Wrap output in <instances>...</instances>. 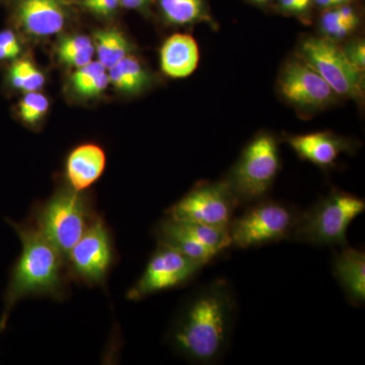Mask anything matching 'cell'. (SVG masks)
I'll return each mask as SVG.
<instances>
[{
  "mask_svg": "<svg viewBox=\"0 0 365 365\" xmlns=\"http://www.w3.org/2000/svg\"><path fill=\"white\" fill-rule=\"evenodd\" d=\"M237 304L227 281H212L201 288L178 314L170 339L182 357L198 364L222 359L230 343Z\"/></svg>",
  "mask_w": 365,
  "mask_h": 365,
  "instance_id": "obj_1",
  "label": "cell"
},
{
  "mask_svg": "<svg viewBox=\"0 0 365 365\" xmlns=\"http://www.w3.org/2000/svg\"><path fill=\"white\" fill-rule=\"evenodd\" d=\"M21 242V253L9 277L4 309L0 318V333L16 302L33 295L57 297L62 289L63 257L41 234L35 225L7 220Z\"/></svg>",
  "mask_w": 365,
  "mask_h": 365,
  "instance_id": "obj_2",
  "label": "cell"
},
{
  "mask_svg": "<svg viewBox=\"0 0 365 365\" xmlns=\"http://www.w3.org/2000/svg\"><path fill=\"white\" fill-rule=\"evenodd\" d=\"M364 210V199L333 190L302 212L290 240L319 247L348 246V228Z\"/></svg>",
  "mask_w": 365,
  "mask_h": 365,
  "instance_id": "obj_3",
  "label": "cell"
},
{
  "mask_svg": "<svg viewBox=\"0 0 365 365\" xmlns=\"http://www.w3.org/2000/svg\"><path fill=\"white\" fill-rule=\"evenodd\" d=\"M279 170L277 140L263 132L250 141L225 181L239 205L248 206L267 198Z\"/></svg>",
  "mask_w": 365,
  "mask_h": 365,
  "instance_id": "obj_4",
  "label": "cell"
},
{
  "mask_svg": "<svg viewBox=\"0 0 365 365\" xmlns=\"http://www.w3.org/2000/svg\"><path fill=\"white\" fill-rule=\"evenodd\" d=\"M300 215L302 211L294 206L267 198L250 204L228 227L230 247L258 248L290 240Z\"/></svg>",
  "mask_w": 365,
  "mask_h": 365,
  "instance_id": "obj_5",
  "label": "cell"
},
{
  "mask_svg": "<svg viewBox=\"0 0 365 365\" xmlns=\"http://www.w3.org/2000/svg\"><path fill=\"white\" fill-rule=\"evenodd\" d=\"M35 220L37 230L66 262L69 252L93 220L83 194L67 187L38 209Z\"/></svg>",
  "mask_w": 365,
  "mask_h": 365,
  "instance_id": "obj_6",
  "label": "cell"
},
{
  "mask_svg": "<svg viewBox=\"0 0 365 365\" xmlns=\"http://www.w3.org/2000/svg\"><path fill=\"white\" fill-rule=\"evenodd\" d=\"M297 55L318 72L339 97L361 101L364 95V71L352 63L342 47L323 37L302 41Z\"/></svg>",
  "mask_w": 365,
  "mask_h": 365,
  "instance_id": "obj_7",
  "label": "cell"
},
{
  "mask_svg": "<svg viewBox=\"0 0 365 365\" xmlns=\"http://www.w3.org/2000/svg\"><path fill=\"white\" fill-rule=\"evenodd\" d=\"M227 182H204L190 190L167 211V217L178 222L228 227L239 207Z\"/></svg>",
  "mask_w": 365,
  "mask_h": 365,
  "instance_id": "obj_8",
  "label": "cell"
},
{
  "mask_svg": "<svg viewBox=\"0 0 365 365\" xmlns=\"http://www.w3.org/2000/svg\"><path fill=\"white\" fill-rule=\"evenodd\" d=\"M204 266L202 262L158 245L143 275L127 294V299L140 300L158 292L182 287L195 277Z\"/></svg>",
  "mask_w": 365,
  "mask_h": 365,
  "instance_id": "obj_9",
  "label": "cell"
},
{
  "mask_svg": "<svg viewBox=\"0 0 365 365\" xmlns=\"http://www.w3.org/2000/svg\"><path fill=\"white\" fill-rule=\"evenodd\" d=\"M278 88L281 97L297 109L306 111L328 107L337 97L318 72L297 54L283 67Z\"/></svg>",
  "mask_w": 365,
  "mask_h": 365,
  "instance_id": "obj_10",
  "label": "cell"
},
{
  "mask_svg": "<svg viewBox=\"0 0 365 365\" xmlns=\"http://www.w3.org/2000/svg\"><path fill=\"white\" fill-rule=\"evenodd\" d=\"M113 259L111 239L104 220L93 218L67 257L74 277L88 285L104 282Z\"/></svg>",
  "mask_w": 365,
  "mask_h": 365,
  "instance_id": "obj_11",
  "label": "cell"
},
{
  "mask_svg": "<svg viewBox=\"0 0 365 365\" xmlns=\"http://www.w3.org/2000/svg\"><path fill=\"white\" fill-rule=\"evenodd\" d=\"M68 4L67 0H14V21L31 37H51L63 31Z\"/></svg>",
  "mask_w": 365,
  "mask_h": 365,
  "instance_id": "obj_12",
  "label": "cell"
},
{
  "mask_svg": "<svg viewBox=\"0 0 365 365\" xmlns=\"http://www.w3.org/2000/svg\"><path fill=\"white\" fill-rule=\"evenodd\" d=\"M285 141L302 160L313 163L321 169L335 165L341 153H351L354 143L331 132H314L287 136Z\"/></svg>",
  "mask_w": 365,
  "mask_h": 365,
  "instance_id": "obj_13",
  "label": "cell"
},
{
  "mask_svg": "<svg viewBox=\"0 0 365 365\" xmlns=\"http://www.w3.org/2000/svg\"><path fill=\"white\" fill-rule=\"evenodd\" d=\"M106 165L107 155L98 144L76 146L66 160V175L69 188L83 193L102 177Z\"/></svg>",
  "mask_w": 365,
  "mask_h": 365,
  "instance_id": "obj_14",
  "label": "cell"
},
{
  "mask_svg": "<svg viewBox=\"0 0 365 365\" xmlns=\"http://www.w3.org/2000/svg\"><path fill=\"white\" fill-rule=\"evenodd\" d=\"M333 273L344 292L346 299L354 307L365 302V253L361 250L342 247L333 257Z\"/></svg>",
  "mask_w": 365,
  "mask_h": 365,
  "instance_id": "obj_15",
  "label": "cell"
},
{
  "mask_svg": "<svg viewBox=\"0 0 365 365\" xmlns=\"http://www.w3.org/2000/svg\"><path fill=\"white\" fill-rule=\"evenodd\" d=\"M160 61L165 76L172 78H187L198 66V45L191 36L175 34L163 43Z\"/></svg>",
  "mask_w": 365,
  "mask_h": 365,
  "instance_id": "obj_16",
  "label": "cell"
},
{
  "mask_svg": "<svg viewBox=\"0 0 365 365\" xmlns=\"http://www.w3.org/2000/svg\"><path fill=\"white\" fill-rule=\"evenodd\" d=\"M155 232L158 245L169 247L188 258L202 262L205 265L220 255L197 241L193 235L182 227L181 222L169 217L158 225Z\"/></svg>",
  "mask_w": 365,
  "mask_h": 365,
  "instance_id": "obj_17",
  "label": "cell"
},
{
  "mask_svg": "<svg viewBox=\"0 0 365 365\" xmlns=\"http://www.w3.org/2000/svg\"><path fill=\"white\" fill-rule=\"evenodd\" d=\"M108 76L110 85L127 96L139 95L153 83V74L133 54L108 69Z\"/></svg>",
  "mask_w": 365,
  "mask_h": 365,
  "instance_id": "obj_18",
  "label": "cell"
},
{
  "mask_svg": "<svg viewBox=\"0 0 365 365\" xmlns=\"http://www.w3.org/2000/svg\"><path fill=\"white\" fill-rule=\"evenodd\" d=\"M162 18L170 26L212 24L206 0H158Z\"/></svg>",
  "mask_w": 365,
  "mask_h": 365,
  "instance_id": "obj_19",
  "label": "cell"
},
{
  "mask_svg": "<svg viewBox=\"0 0 365 365\" xmlns=\"http://www.w3.org/2000/svg\"><path fill=\"white\" fill-rule=\"evenodd\" d=\"M93 41L98 61L107 71L133 52L131 43L117 28L98 29Z\"/></svg>",
  "mask_w": 365,
  "mask_h": 365,
  "instance_id": "obj_20",
  "label": "cell"
},
{
  "mask_svg": "<svg viewBox=\"0 0 365 365\" xmlns=\"http://www.w3.org/2000/svg\"><path fill=\"white\" fill-rule=\"evenodd\" d=\"M360 24L359 11L351 4L324 9L319 18V30L323 37L339 42L351 35Z\"/></svg>",
  "mask_w": 365,
  "mask_h": 365,
  "instance_id": "obj_21",
  "label": "cell"
},
{
  "mask_svg": "<svg viewBox=\"0 0 365 365\" xmlns=\"http://www.w3.org/2000/svg\"><path fill=\"white\" fill-rule=\"evenodd\" d=\"M110 85L108 71L98 61L76 69L71 78V88L81 98H100Z\"/></svg>",
  "mask_w": 365,
  "mask_h": 365,
  "instance_id": "obj_22",
  "label": "cell"
},
{
  "mask_svg": "<svg viewBox=\"0 0 365 365\" xmlns=\"http://www.w3.org/2000/svg\"><path fill=\"white\" fill-rule=\"evenodd\" d=\"M95 53L93 39L79 34L63 36L60 38L56 46V54L59 61L76 69L93 61Z\"/></svg>",
  "mask_w": 365,
  "mask_h": 365,
  "instance_id": "obj_23",
  "label": "cell"
},
{
  "mask_svg": "<svg viewBox=\"0 0 365 365\" xmlns=\"http://www.w3.org/2000/svg\"><path fill=\"white\" fill-rule=\"evenodd\" d=\"M6 81L13 90L24 93L40 91L46 83L44 73L28 58H18L11 62Z\"/></svg>",
  "mask_w": 365,
  "mask_h": 365,
  "instance_id": "obj_24",
  "label": "cell"
},
{
  "mask_svg": "<svg viewBox=\"0 0 365 365\" xmlns=\"http://www.w3.org/2000/svg\"><path fill=\"white\" fill-rule=\"evenodd\" d=\"M49 98L40 91L24 93L18 105L19 117L24 123L35 126L49 111Z\"/></svg>",
  "mask_w": 365,
  "mask_h": 365,
  "instance_id": "obj_25",
  "label": "cell"
},
{
  "mask_svg": "<svg viewBox=\"0 0 365 365\" xmlns=\"http://www.w3.org/2000/svg\"><path fill=\"white\" fill-rule=\"evenodd\" d=\"M83 11L101 19H110L116 14L120 6V0H76Z\"/></svg>",
  "mask_w": 365,
  "mask_h": 365,
  "instance_id": "obj_26",
  "label": "cell"
},
{
  "mask_svg": "<svg viewBox=\"0 0 365 365\" xmlns=\"http://www.w3.org/2000/svg\"><path fill=\"white\" fill-rule=\"evenodd\" d=\"M23 47L13 30L0 31V62H13L20 58Z\"/></svg>",
  "mask_w": 365,
  "mask_h": 365,
  "instance_id": "obj_27",
  "label": "cell"
},
{
  "mask_svg": "<svg viewBox=\"0 0 365 365\" xmlns=\"http://www.w3.org/2000/svg\"><path fill=\"white\" fill-rule=\"evenodd\" d=\"M278 9L281 13L289 16L307 18L313 6L314 0H277Z\"/></svg>",
  "mask_w": 365,
  "mask_h": 365,
  "instance_id": "obj_28",
  "label": "cell"
},
{
  "mask_svg": "<svg viewBox=\"0 0 365 365\" xmlns=\"http://www.w3.org/2000/svg\"><path fill=\"white\" fill-rule=\"evenodd\" d=\"M347 58L352 62L354 66L364 69L365 66V44L364 41L361 39H355L350 41L347 44L343 46Z\"/></svg>",
  "mask_w": 365,
  "mask_h": 365,
  "instance_id": "obj_29",
  "label": "cell"
},
{
  "mask_svg": "<svg viewBox=\"0 0 365 365\" xmlns=\"http://www.w3.org/2000/svg\"><path fill=\"white\" fill-rule=\"evenodd\" d=\"M353 0H333V7L344 6V4H351Z\"/></svg>",
  "mask_w": 365,
  "mask_h": 365,
  "instance_id": "obj_30",
  "label": "cell"
},
{
  "mask_svg": "<svg viewBox=\"0 0 365 365\" xmlns=\"http://www.w3.org/2000/svg\"><path fill=\"white\" fill-rule=\"evenodd\" d=\"M250 1L259 4V6H267V4H272V2L276 1V0H250Z\"/></svg>",
  "mask_w": 365,
  "mask_h": 365,
  "instance_id": "obj_31",
  "label": "cell"
}]
</instances>
